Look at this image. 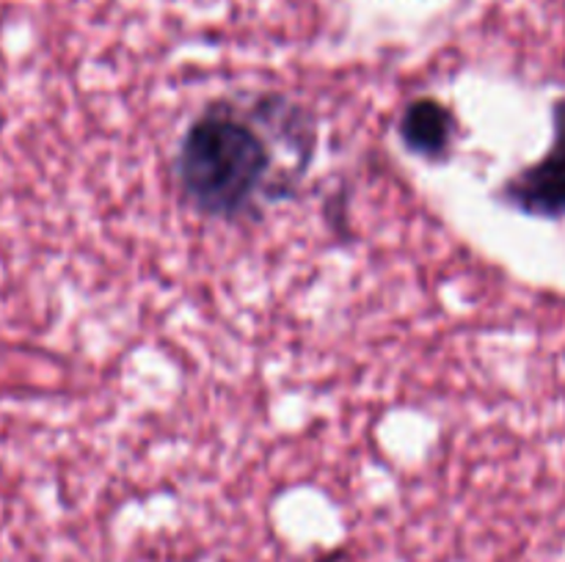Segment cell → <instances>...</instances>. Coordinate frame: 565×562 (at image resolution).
I'll return each mask as SVG.
<instances>
[{"label": "cell", "mask_w": 565, "mask_h": 562, "mask_svg": "<svg viewBox=\"0 0 565 562\" xmlns=\"http://www.w3.org/2000/svg\"><path fill=\"white\" fill-rule=\"evenodd\" d=\"M456 114L434 97H419L406 105L397 132L403 147L425 160H445L456 143Z\"/></svg>", "instance_id": "cell-3"}, {"label": "cell", "mask_w": 565, "mask_h": 562, "mask_svg": "<svg viewBox=\"0 0 565 562\" xmlns=\"http://www.w3.org/2000/svg\"><path fill=\"white\" fill-rule=\"evenodd\" d=\"M318 125L281 94L221 97L182 132L171 174L182 202L204 218L257 220L292 198L315 158Z\"/></svg>", "instance_id": "cell-1"}, {"label": "cell", "mask_w": 565, "mask_h": 562, "mask_svg": "<svg viewBox=\"0 0 565 562\" xmlns=\"http://www.w3.org/2000/svg\"><path fill=\"white\" fill-rule=\"evenodd\" d=\"M497 198L530 218H565V97L552 102V141L546 152L508 176L497 187Z\"/></svg>", "instance_id": "cell-2"}]
</instances>
